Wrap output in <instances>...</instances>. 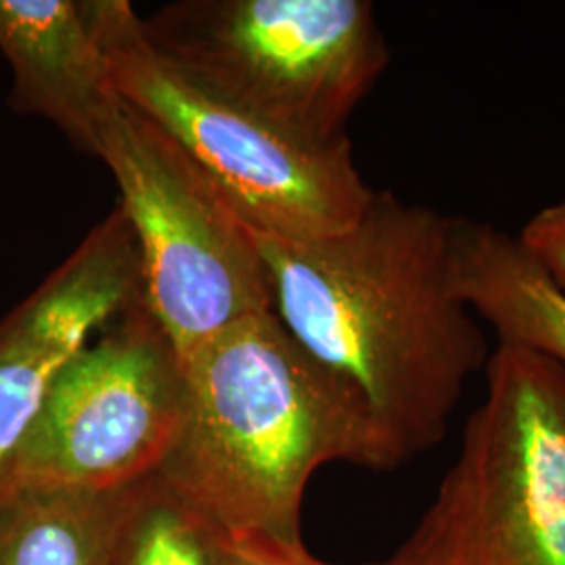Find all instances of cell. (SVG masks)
I'll list each match as a JSON object with an SVG mask.
<instances>
[{
  "label": "cell",
  "instance_id": "obj_1",
  "mask_svg": "<svg viewBox=\"0 0 565 565\" xmlns=\"http://www.w3.org/2000/svg\"><path fill=\"white\" fill-rule=\"evenodd\" d=\"M249 231L273 312L361 403L382 469L438 445L492 354L457 285L452 216L375 191L361 221L335 237Z\"/></svg>",
  "mask_w": 565,
  "mask_h": 565
},
{
  "label": "cell",
  "instance_id": "obj_2",
  "mask_svg": "<svg viewBox=\"0 0 565 565\" xmlns=\"http://www.w3.org/2000/svg\"><path fill=\"white\" fill-rule=\"evenodd\" d=\"M182 366L186 415L156 478L226 539L300 545L319 467L382 469L361 403L273 310L226 327Z\"/></svg>",
  "mask_w": 565,
  "mask_h": 565
},
{
  "label": "cell",
  "instance_id": "obj_3",
  "mask_svg": "<svg viewBox=\"0 0 565 565\" xmlns=\"http://www.w3.org/2000/svg\"><path fill=\"white\" fill-rule=\"evenodd\" d=\"M121 99L156 121L249 228L319 242L361 221L375 195L350 139L306 141L207 90L145 39L128 0H82Z\"/></svg>",
  "mask_w": 565,
  "mask_h": 565
},
{
  "label": "cell",
  "instance_id": "obj_4",
  "mask_svg": "<svg viewBox=\"0 0 565 565\" xmlns=\"http://www.w3.org/2000/svg\"><path fill=\"white\" fill-rule=\"evenodd\" d=\"M141 28L182 74L306 141L350 139L390 63L369 0H177Z\"/></svg>",
  "mask_w": 565,
  "mask_h": 565
},
{
  "label": "cell",
  "instance_id": "obj_5",
  "mask_svg": "<svg viewBox=\"0 0 565 565\" xmlns=\"http://www.w3.org/2000/svg\"><path fill=\"white\" fill-rule=\"evenodd\" d=\"M424 520L377 565H565V369L499 343Z\"/></svg>",
  "mask_w": 565,
  "mask_h": 565
},
{
  "label": "cell",
  "instance_id": "obj_6",
  "mask_svg": "<svg viewBox=\"0 0 565 565\" xmlns=\"http://www.w3.org/2000/svg\"><path fill=\"white\" fill-rule=\"evenodd\" d=\"M97 158L120 186L145 302L182 364L226 327L273 310L249 226L156 121L124 102Z\"/></svg>",
  "mask_w": 565,
  "mask_h": 565
},
{
  "label": "cell",
  "instance_id": "obj_7",
  "mask_svg": "<svg viewBox=\"0 0 565 565\" xmlns=\"http://www.w3.org/2000/svg\"><path fill=\"white\" fill-rule=\"evenodd\" d=\"M184 415L181 356L142 296L61 369L18 450L9 494L145 482L166 463Z\"/></svg>",
  "mask_w": 565,
  "mask_h": 565
},
{
  "label": "cell",
  "instance_id": "obj_8",
  "mask_svg": "<svg viewBox=\"0 0 565 565\" xmlns=\"http://www.w3.org/2000/svg\"><path fill=\"white\" fill-rule=\"evenodd\" d=\"M141 298L137 237L118 205L0 319V505L21 443L61 369Z\"/></svg>",
  "mask_w": 565,
  "mask_h": 565
},
{
  "label": "cell",
  "instance_id": "obj_9",
  "mask_svg": "<svg viewBox=\"0 0 565 565\" xmlns=\"http://www.w3.org/2000/svg\"><path fill=\"white\" fill-rule=\"evenodd\" d=\"M0 55L13 74L11 109L51 121L97 158L124 99L82 0H0Z\"/></svg>",
  "mask_w": 565,
  "mask_h": 565
},
{
  "label": "cell",
  "instance_id": "obj_10",
  "mask_svg": "<svg viewBox=\"0 0 565 565\" xmlns=\"http://www.w3.org/2000/svg\"><path fill=\"white\" fill-rule=\"evenodd\" d=\"M455 275L465 302L499 343L543 354L565 369V294L518 235L452 216Z\"/></svg>",
  "mask_w": 565,
  "mask_h": 565
},
{
  "label": "cell",
  "instance_id": "obj_11",
  "mask_svg": "<svg viewBox=\"0 0 565 565\" xmlns=\"http://www.w3.org/2000/svg\"><path fill=\"white\" fill-rule=\"evenodd\" d=\"M13 490L0 505V565H109L139 486Z\"/></svg>",
  "mask_w": 565,
  "mask_h": 565
},
{
  "label": "cell",
  "instance_id": "obj_12",
  "mask_svg": "<svg viewBox=\"0 0 565 565\" xmlns=\"http://www.w3.org/2000/svg\"><path fill=\"white\" fill-rule=\"evenodd\" d=\"M210 527L153 476L139 486L109 565H212Z\"/></svg>",
  "mask_w": 565,
  "mask_h": 565
},
{
  "label": "cell",
  "instance_id": "obj_13",
  "mask_svg": "<svg viewBox=\"0 0 565 565\" xmlns=\"http://www.w3.org/2000/svg\"><path fill=\"white\" fill-rule=\"evenodd\" d=\"M518 239L565 294V200L536 212Z\"/></svg>",
  "mask_w": 565,
  "mask_h": 565
},
{
  "label": "cell",
  "instance_id": "obj_14",
  "mask_svg": "<svg viewBox=\"0 0 565 565\" xmlns=\"http://www.w3.org/2000/svg\"><path fill=\"white\" fill-rule=\"evenodd\" d=\"M212 565H282L270 551L254 543H237L210 530Z\"/></svg>",
  "mask_w": 565,
  "mask_h": 565
},
{
  "label": "cell",
  "instance_id": "obj_15",
  "mask_svg": "<svg viewBox=\"0 0 565 565\" xmlns=\"http://www.w3.org/2000/svg\"><path fill=\"white\" fill-rule=\"evenodd\" d=\"M239 543V541H237ZM270 551L282 565H331L324 564L321 559H317L315 555H310L302 543L300 545H275V543H254Z\"/></svg>",
  "mask_w": 565,
  "mask_h": 565
}]
</instances>
